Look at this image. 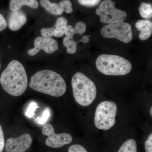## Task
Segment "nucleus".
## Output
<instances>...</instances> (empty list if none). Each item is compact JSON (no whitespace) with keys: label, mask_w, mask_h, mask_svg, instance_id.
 Instances as JSON below:
<instances>
[{"label":"nucleus","mask_w":152,"mask_h":152,"mask_svg":"<svg viewBox=\"0 0 152 152\" xmlns=\"http://www.w3.org/2000/svg\"><path fill=\"white\" fill-rule=\"evenodd\" d=\"M0 83L9 94L19 96L28 87L27 75L23 66L16 60L11 61L0 77Z\"/></svg>","instance_id":"nucleus-1"},{"label":"nucleus","mask_w":152,"mask_h":152,"mask_svg":"<svg viewBox=\"0 0 152 152\" xmlns=\"http://www.w3.org/2000/svg\"><path fill=\"white\" fill-rule=\"evenodd\" d=\"M67 24L66 19L64 17H60L57 19L53 27L42 28L41 30V34L46 38H52L54 36L56 37H61L65 34Z\"/></svg>","instance_id":"nucleus-11"},{"label":"nucleus","mask_w":152,"mask_h":152,"mask_svg":"<svg viewBox=\"0 0 152 152\" xmlns=\"http://www.w3.org/2000/svg\"><path fill=\"white\" fill-rule=\"evenodd\" d=\"M146 152H152V134H151L145 143Z\"/></svg>","instance_id":"nucleus-22"},{"label":"nucleus","mask_w":152,"mask_h":152,"mask_svg":"<svg viewBox=\"0 0 152 152\" xmlns=\"http://www.w3.org/2000/svg\"><path fill=\"white\" fill-rule=\"evenodd\" d=\"M101 33L104 37L115 38L125 43L130 42L133 38L132 26L124 21L105 26Z\"/></svg>","instance_id":"nucleus-7"},{"label":"nucleus","mask_w":152,"mask_h":152,"mask_svg":"<svg viewBox=\"0 0 152 152\" xmlns=\"http://www.w3.org/2000/svg\"><path fill=\"white\" fill-rule=\"evenodd\" d=\"M101 0H78L81 5L87 7H93L98 5Z\"/></svg>","instance_id":"nucleus-19"},{"label":"nucleus","mask_w":152,"mask_h":152,"mask_svg":"<svg viewBox=\"0 0 152 152\" xmlns=\"http://www.w3.org/2000/svg\"><path fill=\"white\" fill-rule=\"evenodd\" d=\"M23 6L36 9L39 7V3L37 0H11L10 9L12 12L18 11Z\"/></svg>","instance_id":"nucleus-15"},{"label":"nucleus","mask_w":152,"mask_h":152,"mask_svg":"<svg viewBox=\"0 0 152 152\" xmlns=\"http://www.w3.org/2000/svg\"><path fill=\"white\" fill-rule=\"evenodd\" d=\"M150 114H151V116H152V107H151V110H150Z\"/></svg>","instance_id":"nucleus-27"},{"label":"nucleus","mask_w":152,"mask_h":152,"mask_svg":"<svg viewBox=\"0 0 152 152\" xmlns=\"http://www.w3.org/2000/svg\"><path fill=\"white\" fill-rule=\"evenodd\" d=\"M34 48L28 50L29 56H34L43 50L48 54H51L58 50V45L57 41L52 38L39 37L34 40Z\"/></svg>","instance_id":"nucleus-10"},{"label":"nucleus","mask_w":152,"mask_h":152,"mask_svg":"<svg viewBox=\"0 0 152 152\" xmlns=\"http://www.w3.org/2000/svg\"><path fill=\"white\" fill-rule=\"evenodd\" d=\"M139 12L140 15L144 18H151L152 16V5L148 3H142L139 8Z\"/></svg>","instance_id":"nucleus-17"},{"label":"nucleus","mask_w":152,"mask_h":152,"mask_svg":"<svg viewBox=\"0 0 152 152\" xmlns=\"http://www.w3.org/2000/svg\"><path fill=\"white\" fill-rule=\"evenodd\" d=\"M7 23L4 18L0 14V31L5 29L7 27Z\"/></svg>","instance_id":"nucleus-25"},{"label":"nucleus","mask_w":152,"mask_h":152,"mask_svg":"<svg viewBox=\"0 0 152 152\" xmlns=\"http://www.w3.org/2000/svg\"><path fill=\"white\" fill-rule=\"evenodd\" d=\"M77 42L72 39H69L65 37L63 39V44L67 48L68 53L73 54L76 53L77 50Z\"/></svg>","instance_id":"nucleus-18"},{"label":"nucleus","mask_w":152,"mask_h":152,"mask_svg":"<svg viewBox=\"0 0 152 152\" xmlns=\"http://www.w3.org/2000/svg\"><path fill=\"white\" fill-rule=\"evenodd\" d=\"M1 64H0V69H1Z\"/></svg>","instance_id":"nucleus-28"},{"label":"nucleus","mask_w":152,"mask_h":152,"mask_svg":"<svg viewBox=\"0 0 152 152\" xmlns=\"http://www.w3.org/2000/svg\"><path fill=\"white\" fill-rule=\"evenodd\" d=\"M118 152H137V142L134 139H129L122 145Z\"/></svg>","instance_id":"nucleus-16"},{"label":"nucleus","mask_w":152,"mask_h":152,"mask_svg":"<svg viewBox=\"0 0 152 152\" xmlns=\"http://www.w3.org/2000/svg\"><path fill=\"white\" fill-rule=\"evenodd\" d=\"M44 135L47 136L45 140L47 146L54 148H58L69 145L72 142V136L68 133L57 134L55 133L53 127L51 124H47L44 126L42 129Z\"/></svg>","instance_id":"nucleus-8"},{"label":"nucleus","mask_w":152,"mask_h":152,"mask_svg":"<svg viewBox=\"0 0 152 152\" xmlns=\"http://www.w3.org/2000/svg\"><path fill=\"white\" fill-rule=\"evenodd\" d=\"M5 142L4 136V132L1 126L0 125V152H3L4 149Z\"/></svg>","instance_id":"nucleus-23"},{"label":"nucleus","mask_w":152,"mask_h":152,"mask_svg":"<svg viewBox=\"0 0 152 152\" xmlns=\"http://www.w3.org/2000/svg\"><path fill=\"white\" fill-rule=\"evenodd\" d=\"M72 85L74 98L79 104L86 107L95 100L96 87L94 83L83 74H75L72 78Z\"/></svg>","instance_id":"nucleus-3"},{"label":"nucleus","mask_w":152,"mask_h":152,"mask_svg":"<svg viewBox=\"0 0 152 152\" xmlns=\"http://www.w3.org/2000/svg\"><path fill=\"white\" fill-rule=\"evenodd\" d=\"M37 107L36 103H31L29 106L26 112V115L29 118H31L34 115V112Z\"/></svg>","instance_id":"nucleus-21"},{"label":"nucleus","mask_w":152,"mask_h":152,"mask_svg":"<svg viewBox=\"0 0 152 152\" xmlns=\"http://www.w3.org/2000/svg\"><path fill=\"white\" fill-rule=\"evenodd\" d=\"M50 112L48 110L45 111L43 114L42 118H38L37 122L41 124H43L48 120V118L50 116Z\"/></svg>","instance_id":"nucleus-24"},{"label":"nucleus","mask_w":152,"mask_h":152,"mask_svg":"<svg viewBox=\"0 0 152 152\" xmlns=\"http://www.w3.org/2000/svg\"><path fill=\"white\" fill-rule=\"evenodd\" d=\"M31 88L39 92L52 96H61L66 91V85L59 74L50 70H44L36 73L31 77Z\"/></svg>","instance_id":"nucleus-2"},{"label":"nucleus","mask_w":152,"mask_h":152,"mask_svg":"<svg viewBox=\"0 0 152 152\" xmlns=\"http://www.w3.org/2000/svg\"><path fill=\"white\" fill-rule=\"evenodd\" d=\"M32 141V137L28 134L10 138L5 144V150L6 152H25L31 146Z\"/></svg>","instance_id":"nucleus-9"},{"label":"nucleus","mask_w":152,"mask_h":152,"mask_svg":"<svg viewBox=\"0 0 152 152\" xmlns=\"http://www.w3.org/2000/svg\"><path fill=\"white\" fill-rule=\"evenodd\" d=\"M89 41V39L88 37H87V36H84L80 41H77V42H82L84 43H87Z\"/></svg>","instance_id":"nucleus-26"},{"label":"nucleus","mask_w":152,"mask_h":152,"mask_svg":"<svg viewBox=\"0 0 152 152\" xmlns=\"http://www.w3.org/2000/svg\"><path fill=\"white\" fill-rule=\"evenodd\" d=\"M27 21L26 14L21 11H14L9 18V27L12 31H17L21 28Z\"/></svg>","instance_id":"nucleus-12"},{"label":"nucleus","mask_w":152,"mask_h":152,"mask_svg":"<svg viewBox=\"0 0 152 152\" xmlns=\"http://www.w3.org/2000/svg\"><path fill=\"white\" fill-rule=\"evenodd\" d=\"M136 28L140 31L139 38L141 40L148 39L152 34V23L149 20H140L136 23Z\"/></svg>","instance_id":"nucleus-13"},{"label":"nucleus","mask_w":152,"mask_h":152,"mask_svg":"<svg viewBox=\"0 0 152 152\" xmlns=\"http://www.w3.org/2000/svg\"><path fill=\"white\" fill-rule=\"evenodd\" d=\"M115 2L112 0H104L96 10V14L100 17V21L103 23H114L123 21L126 18V12L115 7Z\"/></svg>","instance_id":"nucleus-6"},{"label":"nucleus","mask_w":152,"mask_h":152,"mask_svg":"<svg viewBox=\"0 0 152 152\" xmlns=\"http://www.w3.org/2000/svg\"><path fill=\"white\" fill-rule=\"evenodd\" d=\"M41 5L50 13L56 15H62L64 11V3L63 1L59 4L51 3L49 0H40Z\"/></svg>","instance_id":"nucleus-14"},{"label":"nucleus","mask_w":152,"mask_h":152,"mask_svg":"<svg viewBox=\"0 0 152 152\" xmlns=\"http://www.w3.org/2000/svg\"><path fill=\"white\" fill-rule=\"evenodd\" d=\"M117 106L111 101L102 102L96 109L94 124L99 129L108 130L113 127L116 122Z\"/></svg>","instance_id":"nucleus-5"},{"label":"nucleus","mask_w":152,"mask_h":152,"mask_svg":"<svg viewBox=\"0 0 152 152\" xmlns=\"http://www.w3.org/2000/svg\"><path fill=\"white\" fill-rule=\"evenodd\" d=\"M68 152H88L83 146L78 144L73 145L68 149Z\"/></svg>","instance_id":"nucleus-20"},{"label":"nucleus","mask_w":152,"mask_h":152,"mask_svg":"<svg viewBox=\"0 0 152 152\" xmlns=\"http://www.w3.org/2000/svg\"><path fill=\"white\" fill-rule=\"evenodd\" d=\"M96 65L99 71L107 75H125L132 69L128 60L115 55H101L97 59Z\"/></svg>","instance_id":"nucleus-4"}]
</instances>
